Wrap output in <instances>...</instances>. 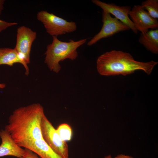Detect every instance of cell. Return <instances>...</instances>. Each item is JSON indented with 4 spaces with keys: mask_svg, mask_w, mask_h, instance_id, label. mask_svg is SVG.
<instances>
[{
    "mask_svg": "<svg viewBox=\"0 0 158 158\" xmlns=\"http://www.w3.org/2000/svg\"><path fill=\"white\" fill-rule=\"evenodd\" d=\"M44 115L42 106L34 103L15 110L9 116L5 130L20 147L33 140L43 139L41 128Z\"/></svg>",
    "mask_w": 158,
    "mask_h": 158,
    "instance_id": "obj_1",
    "label": "cell"
},
{
    "mask_svg": "<svg viewBox=\"0 0 158 158\" xmlns=\"http://www.w3.org/2000/svg\"><path fill=\"white\" fill-rule=\"evenodd\" d=\"M96 63L97 71L101 75L125 76L139 70L150 75L158 62L153 61L146 62L137 61L129 53L112 50L99 56Z\"/></svg>",
    "mask_w": 158,
    "mask_h": 158,
    "instance_id": "obj_2",
    "label": "cell"
},
{
    "mask_svg": "<svg viewBox=\"0 0 158 158\" xmlns=\"http://www.w3.org/2000/svg\"><path fill=\"white\" fill-rule=\"evenodd\" d=\"M52 37V41L47 46L45 53L44 63L51 71L58 73L61 69L59 63L66 59H75L78 56L77 49L86 42L87 39L64 42L56 36Z\"/></svg>",
    "mask_w": 158,
    "mask_h": 158,
    "instance_id": "obj_3",
    "label": "cell"
},
{
    "mask_svg": "<svg viewBox=\"0 0 158 158\" xmlns=\"http://www.w3.org/2000/svg\"><path fill=\"white\" fill-rule=\"evenodd\" d=\"M37 18L43 23L47 33L52 37L72 32L77 29L75 22L68 21L46 11L39 12Z\"/></svg>",
    "mask_w": 158,
    "mask_h": 158,
    "instance_id": "obj_4",
    "label": "cell"
},
{
    "mask_svg": "<svg viewBox=\"0 0 158 158\" xmlns=\"http://www.w3.org/2000/svg\"><path fill=\"white\" fill-rule=\"evenodd\" d=\"M41 128L42 138L48 145L62 158H69L66 142L61 139L45 115L42 119Z\"/></svg>",
    "mask_w": 158,
    "mask_h": 158,
    "instance_id": "obj_5",
    "label": "cell"
},
{
    "mask_svg": "<svg viewBox=\"0 0 158 158\" xmlns=\"http://www.w3.org/2000/svg\"><path fill=\"white\" fill-rule=\"evenodd\" d=\"M103 25L100 31L87 43L88 46L95 44L102 39L111 37L115 34L130 29L125 24L110 14L103 11L102 13Z\"/></svg>",
    "mask_w": 158,
    "mask_h": 158,
    "instance_id": "obj_6",
    "label": "cell"
},
{
    "mask_svg": "<svg viewBox=\"0 0 158 158\" xmlns=\"http://www.w3.org/2000/svg\"><path fill=\"white\" fill-rule=\"evenodd\" d=\"M36 37V32L28 27L22 26L17 29L16 42L14 48L27 64L30 62L31 47Z\"/></svg>",
    "mask_w": 158,
    "mask_h": 158,
    "instance_id": "obj_7",
    "label": "cell"
},
{
    "mask_svg": "<svg viewBox=\"0 0 158 158\" xmlns=\"http://www.w3.org/2000/svg\"><path fill=\"white\" fill-rule=\"evenodd\" d=\"M129 15L135 28L141 33L147 32L149 29H158L157 19L151 16L141 5L134 6L130 11Z\"/></svg>",
    "mask_w": 158,
    "mask_h": 158,
    "instance_id": "obj_8",
    "label": "cell"
},
{
    "mask_svg": "<svg viewBox=\"0 0 158 158\" xmlns=\"http://www.w3.org/2000/svg\"><path fill=\"white\" fill-rule=\"evenodd\" d=\"M92 2L110 14L127 25L133 32L136 34L138 31L135 28L131 20L129 17V13L131 10L129 6H119L114 4L106 3L99 0H92Z\"/></svg>",
    "mask_w": 158,
    "mask_h": 158,
    "instance_id": "obj_9",
    "label": "cell"
},
{
    "mask_svg": "<svg viewBox=\"0 0 158 158\" xmlns=\"http://www.w3.org/2000/svg\"><path fill=\"white\" fill-rule=\"evenodd\" d=\"M1 143L0 145V157L12 156L23 158L25 150L18 145L14 140L10 134L5 130L0 131Z\"/></svg>",
    "mask_w": 158,
    "mask_h": 158,
    "instance_id": "obj_10",
    "label": "cell"
},
{
    "mask_svg": "<svg viewBox=\"0 0 158 158\" xmlns=\"http://www.w3.org/2000/svg\"><path fill=\"white\" fill-rule=\"evenodd\" d=\"M18 63L24 66L26 70L25 74L28 75L29 70L28 64L15 48H0V65H6L12 66L14 63Z\"/></svg>",
    "mask_w": 158,
    "mask_h": 158,
    "instance_id": "obj_11",
    "label": "cell"
},
{
    "mask_svg": "<svg viewBox=\"0 0 158 158\" xmlns=\"http://www.w3.org/2000/svg\"><path fill=\"white\" fill-rule=\"evenodd\" d=\"M23 147L30 150L42 158H62L52 150L43 139L30 141Z\"/></svg>",
    "mask_w": 158,
    "mask_h": 158,
    "instance_id": "obj_12",
    "label": "cell"
},
{
    "mask_svg": "<svg viewBox=\"0 0 158 158\" xmlns=\"http://www.w3.org/2000/svg\"><path fill=\"white\" fill-rule=\"evenodd\" d=\"M139 41L147 50L154 54H158V29H151L141 33Z\"/></svg>",
    "mask_w": 158,
    "mask_h": 158,
    "instance_id": "obj_13",
    "label": "cell"
},
{
    "mask_svg": "<svg viewBox=\"0 0 158 158\" xmlns=\"http://www.w3.org/2000/svg\"><path fill=\"white\" fill-rule=\"evenodd\" d=\"M141 6L152 17L156 19L158 18V0H146L142 3Z\"/></svg>",
    "mask_w": 158,
    "mask_h": 158,
    "instance_id": "obj_14",
    "label": "cell"
},
{
    "mask_svg": "<svg viewBox=\"0 0 158 158\" xmlns=\"http://www.w3.org/2000/svg\"><path fill=\"white\" fill-rule=\"evenodd\" d=\"M56 130L59 135L63 141L66 142L70 140L71 138L72 130L70 126L66 123L60 125Z\"/></svg>",
    "mask_w": 158,
    "mask_h": 158,
    "instance_id": "obj_15",
    "label": "cell"
},
{
    "mask_svg": "<svg viewBox=\"0 0 158 158\" xmlns=\"http://www.w3.org/2000/svg\"><path fill=\"white\" fill-rule=\"evenodd\" d=\"M18 24L16 22H8L0 19V32L10 27Z\"/></svg>",
    "mask_w": 158,
    "mask_h": 158,
    "instance_id": "obj_16",
    "label": "cell"
},
{
    "mask_svg": "<svg viewBox=\"0 0 158 158\" xmlns=\"http://www.w3.org/2000/svg\"><path fill=\"white\" fill-rule=\"evenodd\" d=\"M25 153L23 158H39L35 153L28 149L25 148Z\"/></svg>",
    "mask_w": 158,
    "mask_h": 158,
    "instance_id": "obj_17",
    "label": "cell"
},
{
    "mask_svg": "<svg viewBox=\"0 0 158 158\" xmlns=\"http://www.w3.org/2000/svg\"><path fill=\"white\" fill-rule=\"evenodd\" d=\"M114 158H133V157L122 154H118Z\"/></svg>",
    "mask_w": 158,
    "mask_h": 158,
    "instance_id": "obj_18",
    "label": "cell"
},
{
    "mask_svg": "<svg viewBox=\"0 0 158 158\" xmlns=\"http://www.w3.org/2000/svg\"><path fill=\"white\" fill-rule=\"evenodd\" d=\"M5 0H0V15H1L2 11L4 9V4Z\"/></svg>",
    "mask_w": 158,
    "mask_h": 158,
    "instance_id": "obj_19",
    "label": "cell"
},
{
    "mask_svg": "<svg viewBox=\"0 0 158 158\" xmlns=\"http://www.w3.org/2000/svg\"><path fill=\"white\" fill-rule=\"evenodd\" d=\"M6 87V84L4 83H0V88L4 89Z\"/></svg>",
    "mask_w": 158,
    "mask_h": 158,
    "instance_id": "obj_20",
    "label": "cell"
},
{
    "mask_svg": "<svg viewBox=\"0 0 158 158\" xmlns=\"http://www.w3.org/2000/svg\"><path fill=\"white\" fill-rule=\"evenodd\" d=\"M104 158H112L111 155L109 154L104 157Z\"/></svg>",
    "mask_w": 158,
    "mask_h": 158,
    "instance_id": "obj_21",
    "label": "cell"
}]
</instances>
